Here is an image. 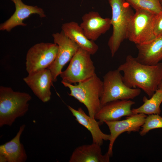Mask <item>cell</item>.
Masks as SVG:
<instances>
[{
  "label": "cell",
  "mask_w": 162,
  "mask_h": 162,
  "mask_svg": "<svg viewBox=\"0 0 162 162\" xmlns=\"http://www.w3.org/2000/svg\"><path fill=\"white\" fill-rule=\"evenodd\" d=\"M117 69L123 73L124 84L130 88L142 89L150 98L158 89L162 78V63L154 65L141 63L131 55Z\"/></svg>",
  "instance_id": "6da1fadb"
},
{
  "label": "cell",
  "mask_w": 162,
  "mask_h": 162,
  "mask_svg": "<svg viewBox=\"0 0 162 162\" xmlns=\"http://www.w3.org/2000/svg\"><path fill=\"white\" fill-rule=\"evenodd\" d=\"M32 99L28 93L14 91L10 87L0 86V127L11 126L18 118L25 115Z\"/></svg>",
  "instance_id": "7a4b0ae2"
},
{
  "label": "cell",
  "mask_w": 162,
  "mask_h": 162,
  "mask_svg": "<svg viewBox=\"0 0 162 162\" xmlns=\"http://www.w3.org/2000/svg\"><path fill=\"white\" fill-rule=\"evenodd\" d=\"M61 82L70 89L69 95L83 104L87 108L88 115L94 118L101 107L100 98L103 93V81L96 74L76 85L62 81Z\"/></svg>",
  "instance_id": "3957f363"
},
{
  "label": "cell",
  "mask_w": 162,
  "mask_h": 162,
  "mask_svg": "<svg viewBox=\"0 0 162 162\" xmlns=\"http://www.w3.org/2000/svg\"><path fill=\"white\" fill-rule=\"evenodd\" d=\"M112 10L113 30L108 45L113 57L122 43L127 39L129 24L134 13L126 0H107Z\"/></svg>",
  "instance_id": "277c9868"
},
{
  "label": "cell",
  "mask_w": 162,
  "mask_h": 162,
  "mask_svg": "<svg viewBox=\"0 0 162 162\" xmlns=\"http://www.w3.org/2000/svg\"><path fill=\"white\" fill-rule=\"evenodd\" d=\"M103 93L100 98L101 106L118 100L133 99L140 94L141 89L130 88L123 82V76L117 69L110 70L103 77Z\"/></svg>",
  "instance_id": "5b68a950"
},
{
  "label": "cell",
  "mask_w": 162,
  "mask_h": 162,
  "mask_svg": "<svg viewBox=\"0 0 162 162\" xmlns=\"http://www.w3.org/2000/svg\"><path fill=\"white\" fill-rule=\"evenodd\" d=\"M88 52L79 47L67 68L60 76L62 81L70 84L85 81L95 74V67Z\"/></svg>",
  "instance_id": "8992f818"
},
{
  "label": "cell",
  "mask_w": 162,
  "mask_h": 162,
  "mask_svg": "<svg viewBox=\"0 0 162 162\" xmlns=\"http://www.w3.org/2000/svg\"><path fill=\"white\" fill-rule=\"evenodd\" d=\"M156 15L147 10H135L129 24L127 39L137 45L147 43L154 38V27Z\"/></svg>",
  "instance_id": "52a82bcc"
},
{
  "label": "cell",
  "mask_w": 162,
  "mask_h": 162,
  "mask_svg": "<svg viewBox=\"0 0 162 162\" xmlns=\"http://www.w3.org/2000/svg\"><path fill=\"white\" fill-rule=\"evenodd\" d=\"M58 50L55 43L41 42L28 50L26 57V70L29 74L48 68L54 61Z\"/></svg>",
  "instance_id": "ba28073f"
},
{
  "label": "cell",
  "mask_w": 162,
  "mask_h": 162,
  "mask_svg": "<svg viewBox=\"0 0 162 162\" xmlns=\"http://www.w3.org/2000/svg\"><path fill=\"white\" fill-rule=\"evenodd\" d=\"M52 36L54 43L58 46V50L55 59L48 68L51 73L53 82H56L63 67L70 61L79 47L62 30L53 33Z\"/></svg>",
  "instance_id": "9c48e42d"
},
{
  "label": "cell",
  "mask_w": 162,
  "mask_h": 162,
  "mask_svg": "<svg viewBox=\"0 0 162 162\" xmlns=\"http://www.w3.org/2000/svg\"><path fill=\"white\" fill-rule=\"evenodd\" d=\"M147 116L144 114L138 113L127 116L126 119L122 120L104 122L110 132V143L107 153L111 157L112 155L114 143L118 136L125 132L139 131Z\"/></svg>",
  "instance_id": "30bf717a"
},
{
  "label": "cell",
  "mask_w": 162,
  "mask_h": 162,
  "mask_svg": "<svg viewBox=\"0 0 162 162\" xmlns=\"http://www.w3.org/2000/svg\"><path fill=\"white\" fill-rule=\"evenodd\" d=\"M23 80L42 102L46 103L50 100L51 95L50 88L53 80L51 73L48 68L29 74Z\"/></svg>",
  "instance_id": "8fae6325"
},
{
  "label": "cell",
  "mask_w": 162,
  "mask_h": 162,
  "mask_svg": "<svg viewBox=\"0 0 162 162\" xmlns=\"http://www.w3.org/2000/svg\"><path fill=\"white\" fill-rule=\"evenodd\" d=\"M135 102L129 100H118L109 102L102 106L95 115L94 118L101 125L105 121L120 120L122 117L129 116L134 114L131 106Z\"/></svg>",
  "instance_id": "7c38bea8"
},
{
  "label": "cell",
  "mask_w": 162,
  "mask_h": 162,
  "mask_svg": "<svg viewBox=\"0 0 162 162\" xmlns=\"http://www.w3.org/2000/svg\"><path fill=\"white\" fill-rule=\"evenodd\" d=\"M82 19V22L80 26L86 37L94 41L106 33L112 26L111 19L103 18L96 11L86 13Z\"/></svg>",
  "instance_id": "4fadbf2b"
},
{
  "label": "cell",
  "mask_w": 162,
  "mask_h": 162,
  "mask_svg": "<svg viewBox=\"0 0 162 162\" xmlns=\"http://www.w3.org/2000/svg\"><path fill=\"white\" fill-rule=\"evenodd\" d=\"M10 0L15 4V10L9 19L0 24L1 31L9 32L16 26H26V24L24 23L23 21L32 14H38L41 18L46 16L43 10L37 6L26 5L22 0Z\"/></svg>",
  "instance_id": "5bb4252c"
},
{
  "label": "cell",
  "mask_w": 162,
  "mask_h": 162,
  "mask_svg": "<svg viewBox=\"0 0 162 162\" xmlns=\"http://www.w3.org/2000/svg\"><path fill=\"white\" fill-rule=\"evenodd\" d=\"M26 125H22L16 135L10 141L0 146V162H24L27 157L23 145L20 142Z\"/></svg>",
  "instance_id": "9a60e30c"
},
{
  "label": "cell",
  "mask_w": 162,
  "mask_h": 162,
  "mask_svg": "<svg viewBox=\"0 0 162 162\" xmlns=\"http://www.w3.org/2000/svg\"><path fill=\"white\" fill-rule=\"evenodd\" d=\"M67 106L76 120L90 132L92 142L101 146L104 140H110V134H105L101 130L99 127V122L95 118L87 115L81 107L76 110L70 106L67 105Z\"/></svg>",
  "instance_id": "2e32d148"
},
{
  "label": "cell",
  "mask_w": 162,
  "mask_h": 162,
  "mask_svg": "<svg viewBox=\"0 0 162 162\" xmlns=\"http://www.w3.org/2000/svg\"><path fill=\"white\" fill-rule=\"evenodd\" d=\"M136 45V59L142 64L154 65L162 60V36L156 37L147 43Z\"/></svg>",
  "instance_id": "e0dca14e"
},
{
  "label": "cell",
  "mask_w": 162,
  "mask_h": 162,
  "mask_svg": "<svg viewBox=\"0 0 162 162\" xmlns=\"http://www.w3.org/2000/svg\"><path fill=\"white\" fill-rule=\"evenodd\" d=\"M100 146L92 142L76 148L73 152L69 162H109L111 156L102 153Z\"/></svg>",
  "instance_id": "ac0fdd59"
},
{
  "label": "cell",
  "mask_w": 162,
  "mask_h": 162,
  "mask_svg": "<svg viewBox=\"0 0 162 162\" xmlns=\"http://www.w3.org/2000/svg\"><path fill=\"white\" fill-rule=\"evenodd\" d=\"M62 31L79 47L88 52L91 55L95 54L98 49L94 41L89 39L82 29L76 22L71 21L65 23L62 26Z\"/></svg>",
  "instance_id": "d6986e66"
},
{
  "label": "cell",
  "mask_w": 162,
  "mask_h": 162,
  "mask_svg": "<svg viewBox=\"0 0 162 162\" xmlns=\"http://www.w3.org/2000/svg\"><path fill=\"white\" fill-rule=\"evenodd\" d=\"M143 104L140 107L132 109L134 114L143 113L146 115H160V106L162 103V89L158 88L149 99L144 96Z\"/></svg>",
  "instance_id": "ffe728a7"
},
{
  "label": "cell",
  "mask_w": 162,
  "mask_h": 162,
  "mask_svg": "<svg viewBox=\"0 0 162 162\" xmlns=\"http://www.w3.org/2000/svg\"><path fill=\"white\" fill-rule=\"evenodd\" d=\"M135 10H142L158 14L162 10L160 0H126Z\"/></svg>",
  "instance_id": "44dd1931"
},
{
  "label": "cell",
  "mask_w": 162,
  "mask_h": 162,
  "mask_svg": "<svg viewBox=\"0 0 162 162\" xmlns=\"http://www.w3.org/2000/svg\"><path fill=\"white\" fill-rule=\"evenodd\" d=\"M158 114L148 115L142 127L140 134L144 136L152 129L162 128V117Z\"/></svg>",
  "instance_id": "7402d4cb"
},
{
  "label": "cell",
  "mask_w": 162,
  "mask_h": 162,
  "mask_svg": "<svg viewBox=\"0 0 162 162\" xmlns=\"http://www.w3.org/2000/svg\"><path fill=\"white\" fill-rule=\"evenodd\" d=\"M154 33L156 37L162 36V10L156 15L154 25Z\"/></svg>",
  "instance_id": "603a6c76"
},
{
  "label": "cell",
  "mask_w": 162,
  "mask_h": 162,
  "mask_svg": "<svg viewBox=\"0 0 162 162\" xmlns=\"http://www.w3.org/2000/svg\"><path fill=\"white\" fill-rule=\"evenodd\" d=\"M158 88L162 89V78L158 86Z\"/></svg>",
  "instance_id": "cb8c5ba5"
},
{
  "label": "cell",
  "mask_w": 162,
  "mask_h": 162,
  "mask_svg": "<svg viewBox=\"0 0 162 162\" xmlns=\"http://www.w3.org/2000/svg\"><path fill=\"white\" fill-rule=\"evenodd\" d=\"M160 2L162 4V0H160Z\"/></svg>",
  "instance_id": "d4e9b609"
},
{
  "label": "cell",
  "mask_w": 162,
  "mask_h": 162,
  "mask_svg": "<svg viewBox=\"0 0 162 162\" xmlns=\"http://www.w3.org/2000/svg\"></svg>",
  "instance_id": "484cf974"
}]
</instances>
